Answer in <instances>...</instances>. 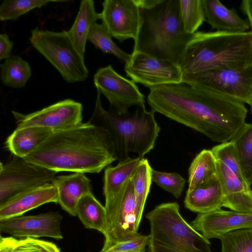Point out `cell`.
<instances>
[{
	"label": "cell",
	"mask_w": 252,
	"mask_h": 252,
	"mask_svg": "<svg viewBox=\"0 0 252 252\" xmlns=\"http://www.w3.org/2000/svg\"><path fill=\"white\" fill-rule=\"evenodd\" d=\"M151 109L220 143L230 141L246 123L244 103L185 83L150 89Z\"/></svg>",
	"instance_id": "obj_1"
},
{
	"label": "cell",
	"mask_w": 252,
	"mask_h": 252,
	"mask_svg": "<svg viewBox=\"0 0 252 252\" xmlns=\"http://www.w3.org/2000/svg\"><path fill=\"white\" fill-rule=\"evenodd\" d=\"M27 160L56 172H100L117 160L108 132L89 122L55 131Z\"/></svg>",
	"instance_id": "obj_2"
},
{
	"label": "cell",
	"mask_w": 252,
	"mask_h": 252,
	"mask_svg": "<svg viewBox=\"0 0 252 252\" xmlns=\"http://www.w3.org/2000/svg\"><path fill=\"white\" fill-rule=\"evenodd\" d=\"M183 75L218 68L243 69L252 65V31L197 32L179 63Z\"/></svg>",
	"instance_id": "obj_3"
},
{
	"label": "cell",
	"mask_w": 252,
	"mask_h": 252,
	"mask_svg": "<svg viewBox=\"0 0 252 252\" xmlns=\"http://www.w3.org/2000/svg\"><path fill=\"white\" fill-rule=\"evenodd\" d=\"M140 9L142 22L133 51L179 64L193 35L183 28L179 0H156L152 5Z\"/></svg>",
	"instance_id": "obj_4"
},
{
	"label": "cell",
	"mask_w": 252,
	"mask_h": 252,
	"mask_svg": "<svg viewBox=\"0 0 252 252\" xmlns=\"http://www.w3.org/2000/svg\"><path fill=\"white\" fill-rule=\"evenodd\" d=\"M155 113L152 109L147 110L145 106L124 114L106 110L102 106L101 94L97 91L94 109L89 122L108 132L119 161L130 157L131 153L144 158L154 149L160 130Z\"/></svg>",
	"instance_id": "obj_5"
},
{
	"label": "cell",
	"mask_w": 252,
	"mask_h": 252,
	"mask_svg": "<svg viewBox=\"0 0 252 252\" xmlns=\"http://www.w3.org/2000/svg\"><path fill=\"white\" fill-rule=\"evenodd\" d=\"M146 217L150 223L151 239L185 252H212L209 239L185 220L177 203L160 204Z\"/></svg>",
	"instance_id": "obj_6"
},
{
	"label": "cell",
	"mask_w": 252,
	"mask_h": 252,
	"mask_svg": "<svg viewBox=\"0 0 252 252\" xmlns=\"http://www.w3.org/2000/svg\"><path fill=\"white\" fill-rule=\"evenodd\" d=\"M40 53L69 83L85 81L89 70L84 57L78 52L67 31L53 32L36 28L29 38Z\"/></svg>",
	"instance_id": "obj_7"
},
{
	"label": "cell",
	"mask_w": 252,
	"mask_h": 252,
	"mask_svg": "<svg viewBox=\"0 0 252 252\" xmlns=\"http://www.w3.org/2000/svg\"><path fill=\"white\" fill-rule=\"evenodd\" d=\"M183 82L244 104L249 105L252 100V65L243 69L218 68L183 75Z\"/></svg>",
	"instance_id": "obj_8"
},
{
	"label": "cell",
	"mask_w": 252,
	"mask_h": 252,
	"mask_svg": "<svg viewBox=\"0 0 252 252\" xmlns=\"http://www.w3.org/2000/svg\"><path fill=\"white\" fill-rule=\"evenodd\" d=\"M56 174L25 158L13 155L5 164L0 163V204L24 191L52 183Z\"/></svg>",
	"instance_id": "obj_9"
},
{
	"label": "cell",
	"mask_w": 252,
	"mask_h": 252,
	"mask_svg": "<svg viewBox=\"0 0 252 252\" xmlns=\"http://www.w3.org/2000/svg\"><path fill=\"white\" fill-rule=\"evenodd\" d=\"M108 232L102 249L138 234L136 203L130 180L115 195L105 199Z\"/></svg>",
	"instance_id": "obj_10"
},
{
	"label": "cell",
	"mask_w": 252,
	"mask_h": 252,
	"mask_svg": "<svg viewBox=\"0 0 252 252\" xmlns=\"http://www.w3.org/2000/svg\"><path fill=\"white\" fill-rule=\"evenodd\" d=\"M125 63L126 76L135 83L151 89L181 83L183 73L179 64L140 51H132Z\"/></svg>",
	"instance_id": "obj_11"
},
{
	"label": "cell",
	"mask_w": 252,
	"mask_h": 252,
	"mask_svg": "<svg viewBox=\"0 0 252 252\" xmlns=\"http://www.w3.org/2000/svg\"><path fill=\"white\" fill-rule=\"evenodd\" d=\"M94 83L97 91L108 100L109 109L118 114L129 112L132 106H145V95L135 83L118 73L110 64L97 70Z\"/></svg>",
	"instance_id": "obj_12"
},
{
	"label": "cell",
	"mask_w": 252,
	"mask_h": 252,
	"mask_svg": "<svg viewBox=\"0 0 252 252\" xmlns=\"http://www.w3.org/2000/svg\"><path fill=\"white\" fill-rule=\"evenodd\" d=\"M82 104L71 99H65L38 111L23 114L12 113L17 127L38 126L54 131L77 126L82 123Z\"/></svg>",
	"instance_id": "obj_13"
},
{
	"label": "cell",
	"mask_w": 252,
	"mask_h": 252,
	"mask_svg": "<svg viewBox=\"0 0 252 252\" xmlns=\"http://www.w3.org/2000/svg\"><path fill=\"white\" fill-rule=\"evenodd\" d=\"M100 13L102 24L119 42L136 39L142 22L135 0H105Z\"/></svg>",
	"instance_id": "obj_14"
},
{
	"label": "cell",
	"mask_w": 252,
	"mask_h": 252,
	"mask_svg": "<svg viewBox=\"0 0 252 252\" xmlns=\"http://www.w3.org/2000/svg\"><path fill=\"white\" fill-rule=\"evenodd\" d=\"M62 216L57 212L20 216L0 220V231L15 237L63 238L61 230Z\"/></svg>",
	"instance_id": "obj_15"
},
{
	"label": "cell",
	"mask_w": 252,
	"mask_h": 252,
	"mask_svg": "<svg viewBox=\"0 0 252 252\" xmlns=\"http://www.w3.org/2000/svg\"><path fill=\"white\" fill-rule=\"evenodd\" d=\"M191 226L208 239L218 238L233 230L252 228V213L226 211L221 209L198 214Z\"/></svg>",
	"instance_id": "obj_16"
},
{
	"label": "cell",
	"mask_w": 252,
	"mask_h": 252,
	"mask_svg": "<svg viewBox=\"0 0 252 252\" xmlns=\"http://www.w3.org/2000/svg\"><path fill=\"white\" fill-rule=\"evenodd\" d=\"M58 202V191L53 183L19 193L0 204V220L22 216L44 204Z\"/></svg>",
	"instance_id": "obj_17"
},
{
	"label": "cell",
	"mask_w": 252,
	"mask_h": 252,
	"mask_svg": "<svg viewBox=\"0 0 252 252\" xmlns=\"http://www.w3.org/2000/svg\"><path fill=\"white\" fill-rule=\"evenodd\" d=\"M217 174L224 195V207L236 212L252 213L251 186L217 160Z\"/></svg>",
	"instance_id": "obj_18"
},
{
	"label": "cell",
	"mask_w": 252,
	"mask_h": 252,
	"mask_svg": "<svg viewBox=\"0 0 252 252\" xmlns=\"http://www.w3.org/2000/svg\"><path fill=\"white\" fill-rule=\"evenodd\" d=\"M224 195L218 174L192 190H187L184 199L186 208L198 214L224 207Z\"/></svg>",
	"instance_id": "obj_19"
},
{
	"label": "cell",
	"mask_w": 252,
	"mask_h": 252,
	"mask_svg": "<svg viewBox=\"0 0 252 252\" xmlns=\"http://www.w3.org/2000/svg\"><path fill=\"white\" fill-rule=\"evenodd\" d=\"M52 183L58 191V203L72 216H76V207L80 199L92 192L91 181L83 173L56 177Z\"/></svg>",
	"instance_id": "obj_20"
},
{
	"label": "cell",
	"mask_w": 252,
	"mask_h": 252,
	"mask_svg": "<svg viewBox=\"0 0 252 252\" xmlns=\"http://www.w3.org/2000/svg\"><path fill=\"white\" fill-rule=\"evenodd\" d=\"M205 21L217 31L242 32L250 29L248 19L229 9L219 0H202Z\"/></svg>",
	"instance_id": "obj_21"
},
{
	"label": "cell",
	"mask_w": 252,
	"mask_h": 252,
	"mask_svg": "<svg viewBox=\"0 0 252 252\" xmlns=\"http://www.w3.org/2000/svg\"><path fill=\"white\" fill-rule=\"evenodd\" d=\"M54 132L38 126L16 127L7 138L5 145L11 154L25 158L37 149Z\"/></svg>",
	"instance_id": "obj_22"
},
{
	"label": "cell",
	"mask_w": 252,
	"mask_h": 252,
	"mask_svg": "<svg viewBox=\"0 0 252 252\" xmlns=\"http://www.w3.org/2000/svg\"><path fill=\"white\" fill-rule=\"evenodd\" d=\"M100 18V13L96 11L93 0L81 1L75 20L67 32L77 50L83 57L90 31Z\"/></svg>",
	"instance_id": "obj_23"
},
{
	"label": "cell",
	"mask_w": 252,
	"mask_h": 252,
	"mask_svg": "<svg viewBox=\"0 0 252 252\" xmlns=\"http://www.w3.org/2000/svg\"><path fill=\"white\" fill-rule=\"evenodd\" d=\"M144 158L129 157L119 161L115 166H107L104 173L103 193L105 199L118 193L132 175Z\"/></svg>",
	"instance_id": "obj_24"
},
{
	"label": "cell",
	"mask_w": 252,
	"mask_h": 252,
	"mask_svg": "<svg viewBox=\"0 0 252 252\" xmlns=\"http://www.w3.org/2000/svg\"><path fill=\"white\" fill-rule=\"evenodd\" d=\"M77 216L84 226L96 230L107 236L108 220L107 212L92 192L83 196L76 207Z\"/></svg>",
	"instance_id": "obj_25"
},
{
	"label": "cell",
	"mask_w": 252,
	"mask_h": 252,
	"mask_svg": "<svg viewBox=\"0 0 252 252\" xmlns=\"http://www.w3.org/2000/svg\"><path fill=\"white\" fill-rule=\"evenodd\" d=\"M217 173V160L212 151L207 149L202 150L189 166L188 190L195 189Z\"/></svg>",
	"instance_id": "obj_26"
},
{
	"label": "cell",
	"mask_w": 252,
	"mask_h": 252,
	"mask_svg": "<svg viewBox=\"0 0 252 252\" xmlns=\"http://www.w3.org/2000/svg\"><path fill=\"white\" fill-rule=\"evenodd\" d=\"M233 144L242 174L252 184V123H245L230 140Z\"/></svg>",
	"instance_id": "obj_27"
},
{
	"label": "cell",
	"mask_w": 252,
	"mask_h": 252,
	"mask_svg": "<svg viewBox=\"0 0 252 252\" xmlns=\"http://www.w3.org/2000/svg\"><path fill=\"white\" fill-rule=\"evenodd\" d=\"M152 170L148 160L144 158L130 179L135 200L137 223L139 226L152 182Z\"/></svg>",
	"instance_id": "obj_28"
},
{
	"label": "cell",
	"mask_w": 252,
	"mask_h": 252,
	"mask_svg": "<svg viewBox=\"0 0 252 252\" xmlns=\"http://www.w3.org/2000/svg\"><path fill=\"white\" fill-rule=\"evenodd\" d=\"M31 75L29 63L19 56H11L0 64L1 80L6 86L24 87Z\"/></svg>",
	"instance_id": "obj_29"
},
{
	"label": "cell",
	"mask_w": 252,
	"mask_h": 252,
	"mask_svg": "<svg viewBox=\"0 0 252 252\" xmlns=\"http://www.w3.org/2000/svg\"><path fill=\"white\" fill-rule=\"evenodd\" d=\"M88 40L102 52L114 56L122 63H126L130 59L131 54L125 52L114 42L112 35L102 23H96L93 26Z\"/></svg>",
	"instance_id": "obj_30"
},
{
	"label": "cell",
	"mask_w": 252,
	"mask_h": 252,
	"mask_svg": "<svg viewBox=\"0 0 252 252\" xmlns=\"http://www.w3.org/2000/svg\"><path fill=\"white\" fill-rule=\"evenodd\" d=\"M179 13L185 31L190 34L205 21L202 0H179Z\"/></svg>",
	"instance_id": "obj_31"
},
{
	"label": "cell",
	"mask_w": 252,
	"mask_h": 252,
	"mask_svg": "<svg viewBox=\"0 0 252 252\" xmlns=\"http://www.w3.org/2000/svg\"><path fill=\"white\" fill-rule=\"evenodd\" d=\"M67 1L68 0H4L0 5V19L2 21L15 20L30 11L48 3Z\"/></svg>",
	"instance_id": "obj_32"
},
{
	"label": "cell",
	"mask_w": 252,
	"mask_h": 252,
	"mask_svg": "<svg viewBox=\"0 0 252 252\" xmlns=\"http://www.w3.org/2000/svg\"><path fill=\"white\" fill-rule=\"evenodd\" d=\"M221 252H252V228H245L221 236Z\"/></svg>",
	"instance_id": "obj_33"
},
{
	"label": "cell",
	"mask_w": 252,
	"mask_h": 252,
	"mask_svg": "<svg viewBox=\"0 0 252 252\" xmlns=\"http://www.w3.org/2000/svg\"><path fill=\"white\" fill-rule=\"evenodd\" d=\"M152 180L176 198L181 196L186 183V179L177 173L162 172L153 169Z\"/></svg>",
	"instance_id": "obj_34"
},
{
	"label": "cell",
	"mask_w": 252,
	"mask_h": 252,
	"mask_svg": "<svg viewBox=\"0 0 252 252\" xmlns=\"http://www.w3.org/2000/svg\"><path fill=\"white\" fill-rule=\"evenodd\" d=\"M211 151L217 160L225 165L240 179L245 181L234 146L231 141L220 143L213 147Z\"/></svg>",
	"instance_id": "obj_35"
},
{
	"label": "cell",
	"mask_w": 252,
	"mask_h": 252,
	"mask_svg": "<svg viewBox=\"0 0 252 252\" xmlns=\"http://www.w3.org/2000/svg\"><path fill=\"white\" fill-rule=\"evenodd\" d=\"M150 239L149 235L138 233L132 238L118 242L106 249H102L99 252H124L131 251L146 252Z\"/></svg>",
	"instance_id": "obj_36"
},
{
	"label": "cell",
	"mask_w": 252,
	"mask_h": 252,
	"mask_svg": "<svg viewBox=\"0 0 252 252\" xmlns=\"http://www.w3.org/2000/svg\"><path fill=\"white\" fill-rule=\"evenodd\" d=\"M14 252H61L53 242L34 238L18 240Z\"/></svg>",
	"instance_id": "obj_37"
},
{
	"label": "cell",
	"mask_w": 252,
	"mask_h": 252,
	"mask_svg": "<svg viewBox=\"0 0 252 252\" xmlns=\"http://www.w3.org/2000/svg\"><path fill=\"white\" fill-rule=\"evenodd\" d=\"M13 46V42L10 40L6 33L0 34V60L9 58Z\"/></svg>",
	"instance_id": "obj_38"
},
{
	"label": "cell",
	"mask_w": 252,
	"mask_h": 252,
	"mask_svg": "<svg viewBox=\"0 0 252 252\" xmlns=\"http://www.w3.org/2000/svg\"><path fill=\"white\" fill-rule=\"evenodd\" d=\"M18 239L14 237L0 236V252H14Z\"/></svg>",
	"instance_id": "obj_39"
},
{
	"label": "cell",
	"mask_w": 252,
	"mask_h": 252,
	"mask_svg": "<svg viewBox=\"0 0 252 252\" xmlns=\"http://www.w3.org/2000/svg\"><path fill=\"white\" fill-rule=\"evenodd\" d=\"M147 248V252H185L165 246L151 238Z\"/></svg>",
	"instance_id": "obj_40"
},
{
	"label": "cell",
	"mask_w": 252,
	"mask_h": 252,
	"mask_svg": "<svg viewBox=\"0 0 252 252\" xmlns=\"http://www.w3.org/2000/svg\"><path fill=\"white\" fill-rule=\"evenodd\" d=\"M241 8L248 17L250 27L252 31V0H243L241 3Z\"/></svg>",
	"instance_id": "obj_41"
},
{
	"label": "cell",
	"mask_w": 252,
	"mask_h": 252,
	"mask_svg": "<svg viewBox=\"0 0 252 252\" xmlns=\"http://www.w3.org/2000/svg\"><path fill=\"white\" fill-rule=\"evenodd\" d=\"M249 105L250 106V108H251V112L252 114V100L250 103V104H249Z\"/></svg>",
	"instance_id": "obj_42"
},
{
	"label": "cell",
	"mask_w": 252,
	"mask_h": 252,
	"mask_svg": "<svg viewBox=\"0 0 252 252\" xmlns=\"http://www.w3.org/2000/svg\"><path fill=\"white\" fill-rule=\"evenodd\" d=\"M124 252H140L135 251H131Z\"/></svg>",
	"instance_id": "obj_43"
}]
</instances>
